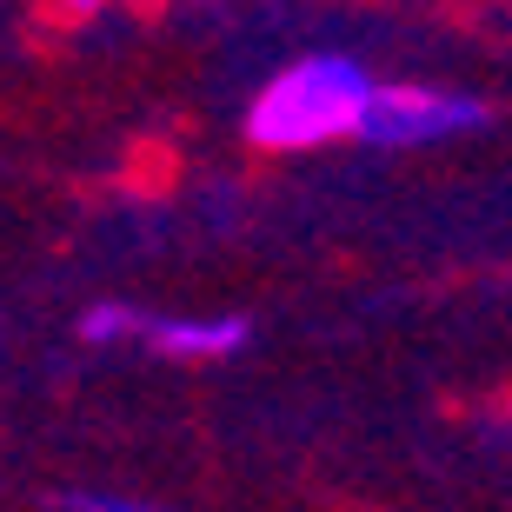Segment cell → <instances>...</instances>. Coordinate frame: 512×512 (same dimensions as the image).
I'll return each mask as SVG.
<instances>
[{"label":"cell","instance_id":"1","mask_svg":"<svg viewBox=\"0 0 512 512\" xmlns=\"http://www.w3.org/2000/svg\"><path fill=\"white\" fill-rule=\"evenodd\" d=\"M380 74L346 47H306L280 60L240 107V140L266 160H300L326 147H360V120Z\"/></svg>","mask_w":512,"mask_h":512},{"label":"cell","instance_id":"4","mask_svg":"<svg viewBox=\"0 0 512 512\" xmlns=\"http://www.w3.org/2000/svg\"><path fill=\"white\" fill-rule=\"evenodd\" d=\"M60 512H193V506H167V499H147V493H107V486H80V493H60Z\"/></svg>","mask_w":512,"mask_h":512},{"label":"cell","instance_id":"3","mask_svg":"<svg viewBox=\"0 0 512 512\" xmlns=\"http://www.w3.org/2000/svg\"><path fill=\"white\" fill-rule=\"evenodd\" d=\"M493 120L486 94L459 87V80H386L366 100L360 120V147L373 153H426V147H453L466 133H479Z\"/></svg>","mask_w":512,"mask_h":512},{"label":"cell","instance_id":"2","mask_svg":"<svg viewBox=\"0 0 512 512\" xmlns=\"http://www.w3.org/2000/svg\"><path fill=\"white\" fill-rule=\"evenodd\" d=\"M74 333L100 353L140 346L160 366H227L253 346V320L233 306H140V300H94L80 306Z\"/></svg>","mask_w":512,"mask_h":512}]
</instances>
